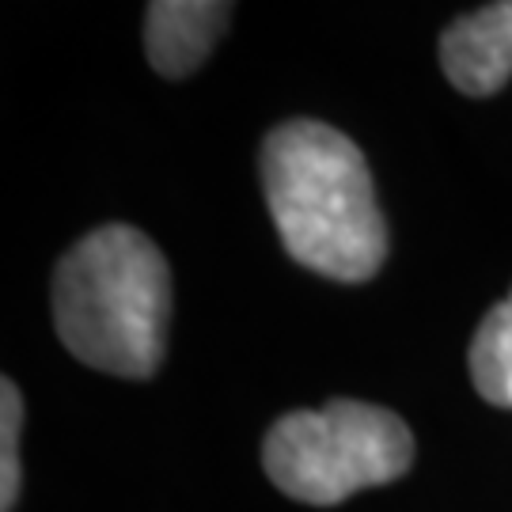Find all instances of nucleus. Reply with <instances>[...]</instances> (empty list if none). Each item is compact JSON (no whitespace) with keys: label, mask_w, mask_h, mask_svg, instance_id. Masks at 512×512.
<instances>
[{"label":"nucleus","mask_w":512,"mask_h":512,"mask_svg":"<svg viewBox=\"0 0 512 512\" xmlns=\"http://www.w3.org/2000/svg\"><path fill=\"white\" fill-rule=\"evenodd\" d=\"M262 190L281 247L330 281L361 285L387 258V224L365 152L327 122L293 118L266 133Z\"/></svg>","instance_id":"nucleus-1"},{"label":"nucleus","mask_w":512,"mask_h":512,"mask_svg":"<svg viewBox=\"0 0 512 512\" xmlns=\"http://www.w3.org/2000/svg\"><path fill=\"white\" fill-rule=\"evenodd\" d=\"M167 315V258L129 224L95 228L57 262L54 327L80 365L148 380L164 361Z\"/></svg>","instance_id":"nucleus-2"},{"label":"nucleus","mask_w":512,"mask_h":512,"mask_svg":"<svg viewBox=\"0 0 512 512\" xmlns=\"http://www.w3.org/2000/svg\"><path fill=\"white\" fill-rule=\"evenodd\" d=\"M414 463V437L384 406L334 399L319 410H293L262 444V467L281 494L304 505H338L368 486L403 478Z\"/></svg>","instance_id":"nucleus-3"},{"label":"nucleus","mask_w":512,"mask_h":512,"mask_svg":"<svg viewBox=\"0 0 512 512\" xmlns=\"http://www.w3.org/2000/svg\"><path fill=\"white\" fill-rule=\"evenodd\" d=\"M437 54L456 92L475 99L501 92L512 76V0L459 16L440 35Z\"/></svg>","instance_id":"nucleus-4"},{"label":"nucleus","mask_w":512,"mask_h":512,"mask_svg":"<svg viewBox=\"0 0 512 512\" xmlns=\"http://www.w3.org/2000/svg\"><path fill=\"white\" fill-rule=\"evenodd\" d=\"M232 4L220 0H156L145 16V54L160 76L194 73L224 35Z\"/></svg>","instance_id":"nucleus-5"},{"label":"nucleus","mask_w":512,"mask_h":512,"mask_svg":"<svg viewBox=\"0 0 512 512\" xmlns=\"http://www.w3.org/2000/svg\"><path fill=\"white\" fill-rule=\"evenodd\" d=\"M467 365L478 395L501 410H512V293L478 323Z\"/></svg>","instance_id":"nucleus-6"},{"label":"nucleus","mask_w":512,"mask_h":512,"mask_svg":"<svg viewBox=\"0 0 512 512\" xmlns=\"http://www.w3.org/2000/svg\"><path fill=\"white\" fill-rule=\"evenodd\" d=\"M19 425L23 399L12 380L0 384V512L16 509L19 497Z\"/></svg>","instance_id":"nucleus-7"}]
</instances>
